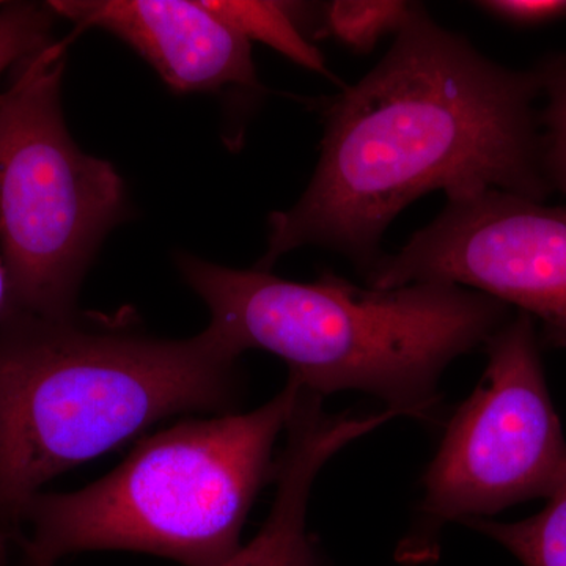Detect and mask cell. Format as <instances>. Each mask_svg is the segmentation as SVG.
I'll use <instances>...</instances> for the list:
<instances>
[{
  "label": "cell",
  "mask_w": 566,
  "mask_h": 566,
  "mask_svg": "<svg viewBox=\"0 0 566 566\" xmlns=\"http://www.w3.org/2000/svg\"><path fill=\"white\" fill-rule=\"evenodd\" d=\"M71 39L50 41L18 63L0 93V253L9 312L39 318L76 314L93 256L126 210L120 175L84 155L63 120Z\"/></svg>",
  "instance_id": "5"
},
{
  "label": "cell",
  "mask_w": 566,
  "mask_h": 566,
  "mask_svg": "<svg viewBox=\"0 0 566 566\" xmlns=\"http://www.w3.org/2000/svg\"><path fill=\"white\" fill-rule=\"evenodd\" d=\"M303 387L249 412L181 420L142 439L109 474L71 493L41 491L18 539L28 566L73 554L134 551L185 566L233 556L256 495L274 480V447Z\"/></svg>",
  "instance_id": "4"
},
{
  "label": "cell",
  "mask_w": 566,
  "mask_h": 566,
  "mask_svg": "<svg viewBox=\"0 0 566 566\" xmlns=\"http://www.w3.org/2000/svg\"><path fill=\"white\" fill-rule=\"evenodd\" d=\"M48 6L76 24L102 28L132 44L174 91L255 87L251 41L203 2L186 0H59Z\"/></svg>",
  "instance_id": "8"
},
{
  "label": "cell",
  "mask_w": 566,
  "mask_h": 566,
  "mask_svg": "<svg viewBox=\"0 0 566 566\" xmlns=\"http://www.w3.org/2000/svg\"><path fill=\"white\" fill-rule=\"evenodd\" d=\"M469 527L504 546L524 566H566V480L542 512L516 521H469Z\"/></svg>",
  "instance_id": "11"
},
{
  "label": "cell",
  "mask_w": 566,
  "mask_h": 566,
  "mask_svg": "<svg viewBox=\"0 0 566 566\" xmlns=\"http://www.w3.org/2000/svg\"><path fill=\"white\" fill-rule=\"evenodd\" d=\"M18 545V535L14 534L13 528L6 523L2 515H0V566L6 565L7 557L11 545Z\"/></svg>",
  "instance_id": "16"
},
{
  "label": "cell",
  "mask_w": 566,
  "mask_h": 566,
  "mask_svg": "<svg viewBox=\"0 0 566 566\" xmlns=\"http://www.w3.org/2000/svg\"><path fill=\"white\" fill-rule=\"evenodd\" d=\"M365 279L376 290L423 282L475 290L516 305L542 323L547 345L566 348V207L497 189L447 200Z\"/></svg>",
  "instance_id": "7"
},
{
  "label": "cell",
  "mask_w": 566,
  "mask_h": 566,
  "mask_svg": "<svg viewBox=\"0 0 566 566\" xmlns=\"http://www.w3.org/2000/svg\"><path fill=\"white\" fill-rule=\"evenodd\" d=\"M547 63L510 70L417 6L390 51L326 112L322 156L300 202L270 218L256 270L304 245L344 253L367 275L382 234L408 205L497 189L543 202L534 104Z\"/></svg>",
  "instance_id": "1"
},
{
  "label": "cell",
  "mask_w": 566,
  "mask_h": 566,
  "mask_svg": "<svg viewBox=\"0 0 566 566\" xmlns=\"http://www.w3.org/2000/svg\"><path fill=\"white\" fill-rule=\"evenodd\" d=\"M178 266L210 311L208 327L238 356L262 349L308 392L359 390L424 423L438 420L446 368L512 318L510 305L450 283L363 289L333 273L293 282L188 255Z\"/></svg>",
  "instance_id": "3"
},
{
  "label": "cell",
  "mask_w": 566,
  "mask_h": 566,
  "mask_svg": "<svg viewBox=\"0 0 566 566\" xmlns=\"http://www.w3.org/2000/svg\"><path fill=\"white\" fill-rule=\"evenodd\" d=\"M203 3L249 41H262L305 69L333 77L322 52L297 29L289 3L266 0H210Z\"/></svg>",
  "instance_id": "10"
},
{
  "label": "cell",
  "mask_w": 566,
  "mask_h": 566,
  "mask_svg": "<svg viewBox=\"0 0 566 566\" xmlns=\"http://www.w3.org/2000/svg\"><path fill=\"white\" fill-rule=\"evenodd\" d=\"M240 357L210 327L151 337L128 312L0 319V515L20 539L29 502L55 476L182 415H229Z\"/></svg>",
  "instance_id": "2"
},
{
  "label": "cell",
  "mask_w": 566,
  "mask_h": 566,
  "mask_svg": "<svg viewBox=\"0 0 566 566\" xmlns=\"http://www.w3.org/2000/svg\"><path fill=\"white\" fill-rule=\"evenodd\" d=\"M285 433L270 515L251 543L214 566H322L307 532L312 488L335 453L363 438L364 423L346 412L324 411L322 401L308 398L297 405Z\"/></svg>",
  "instance_id": "9"
},
{
  "label": "cell",
  "mask_w": 566,
  "mask_h": 566,
  "mask_svg": "<svg viewBox=\"0 0 566 566\" xmlns=\"http://www.w3.org/2000/svg\"><path fill=\"white\" fill-rule=\"evenodd\" d=\"M55 13L50 6L7 3L0 9V74L51 41Z\"/></svg>",
  "instance_id": "14"
},
{
  "label": "cell",
  "mask_w": 566,
  "mask_h": 566,
  "mask_svg": "<svg viewBox=\"0 0 566 566\" xmlns=\"http://www.w3.org/2000/svg\"><path fill=\"white\" fill-rule=\"evenodd\" d=\"M545 93L547 103L539 125L543 170L551 188L566 193V59L547 61Z\"/></svg>",
  "instance_id": "13"
},
{
  "label": "cell",
  "mask_w": 566,
  "mask_h": 566,
  "mask_svg": "<svg viewBox=\"0 0 566 566\" xmlns=\"http://www.w3.org/2000/svg\"><path fill=\"white\" fill-rule=\"evenodd\" d=\"M476 7L513 25L547 24L566 17V0H486Z\"/></svg>",
  "instance_id": "15"
},
{
  "label": "cell",
  "mask_w": 566,
  "mask_h": 566,
  "mask_svg": "<svg viewBox=\"0 0 566 566\" xmlns=\"http://www.w3.org/2000/svg\"><path fill=\"white\" fill-rule=\"evenodd\" d=\"M419 3L337 0L326 7V29L331 35L356 52H370L389 33L397 35Z\"/></svg>",
  "instance_id": "12"
},
{
  "label": "cell",
  "mask_w": 566,
  "mask_h": 566,
  "mask_svg": "<svg viewBox=\"0 0 566 566\" xmlns=\"http://www.w3.org/2000/svg\"><path fill=\"white\" fill-rule=\"evenodd\" d=\"M9 307V281H7L6 266H3L2 253H0V319L7 315Z\"/></svg>",
  "instance_id": "17"
},
{
  "label": "cell",
  "mask_w": 566,
  "mask_h": 566,
  "mask_svg": "<svg viewBox=\"0 0 566 566\" xmlns=\"http://www.w3.org/2000/svg\"><path fill=\"white\" fill-rule=\"evenodd\" d=\"M485 374L447 423L424 471L401 564L438 557L447 524L488 520L566 480V441L547 390L535 319L520 312L486 342Z\"/></svg>",
  "instance_id": "6"
}]
</instances>
